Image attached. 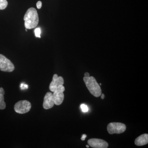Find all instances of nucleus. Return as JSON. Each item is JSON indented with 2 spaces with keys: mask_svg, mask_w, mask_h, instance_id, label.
Masks as SVG:
<instances>
[{
  "mask_svg": "<svg viewBox=\"0 0 148 148\" xmlns=\"http://www.w3.org/2000/svg\"><path fill=\"white\" fill-rule=\"evenodd\" d=\"M34 32L35 36L36 37L39 38H41V29L40 28H36L35 29Z\"/></svg>",
  "mask_w": 148,
  "mask_h": 148,
  "instance_id": "14",
  "label": "nucleus"
},
{
  "mask_svg": "<svg viewBox=\"0 0 148 148\" xmlns=\"http://www.w3.org/2000/svg\"><path fill=\"white\" fill-rule=\"evenodd\" d=\"M101 85H102V84H100V85H101Z\"/></svg>",
  "mask_w": 148,
  "mask_h": 148,
  "instance_id": "23",
  "label": "nucleus"
},
{
  "mask_svg": "<svg viewBox=\"0 0 148 148\" xmlns=\"http://www.w3.org/2000/svg\"><path fill=\"white\" fill-rule=\"evenodd\" d=\"M42 5V3L41 1H38V2L37 3V8L39 9L41 8Z\"/></svg>",
  "mask_w": 148,
  "mask_h": 148,
  "instance_id": "16",
  "label": "nucleus"
},
{
  "mask_svg": "<svg viewBox=\"0 0 148 148\" xmlns=\"http://www.w3.org/2000/svg\"><path fill=\"white\" fill-rule=\"evenodd\" d=\"M14 69L12 62L4 56L0 54V70L3 72H12Z\"/></svg>",
  "mask_w": 148,
  "mask_h": 148,
  "instance_id": "4",
  "label": "nucleus"
},
{
  "mask_svg": "<svg viewBox=\"0 0 148 148\" xmlns=\"http://www.w3.org/2000/svg\"><path fill=\"white\" fill-rule=\"evenodd\" d=\"M28 88V85L22 83L20 85V88H21V90H24V89H27Z\"/></svg>",
  "mask_w": 148,
  "mask_h": 148,
  "instance_id": "15",
  "label": "nucleus"
},
{
  "mask_svg": "<svg viewBox=\"0 0 148 148\" xmlns=\"http://www.w3.org/2000/svg\"><path fill=\"white\" fill-rule=\"evenodd\" d=\"M32 108V105L29 101L24 100L16 103L14 106V110L18 114H23L29 112Z\"/></svg>",
  "mask_w": 148,
  "mask_h": 148,
  "instance_id": "5",
  "label": "nucleus"
},
{
  "mask_svg": "<svg viewBox=\"0 0 148 148\" xmlns=\"http://www.w3.org/2000/svg\"><path fill=\"white\" fill-rule=\"evenodd\" d=\"M88 143L92 148H107L108 147V144L105 140L96 138L89 139Z\"/></svg>",
  "mask_w": 148,
  "mask_h": 148,
  "instance_id": "7",
  "label": "nucleus"
},
{
  "mask_svg": "<svg viewBox=\"0 0 148 148\" xmlns=\"http://www.w3.org/2000/svg\"><path fill=\"white\" fill-rule=\"evenodd\" d=\"M26 29H31L37 27L39 22V17L36 10L31 8L27 10L24 17Z\"/></svg>",
  "mask_w": 148,
  "mask_h": 148,
  "instance_id": "1",
  "label": "nucleus"
},
{
  "mask_svg": "<svg viewBox=\"0 0 148 148\" xmlns=\"http://www.w3.org/2000/svg\"><path fill=\"white\" fill-rule=\"evenodd\" d=\"M148 143V135L144 134L140 135L135 140V145L138 146L145 145Z\"/></svg>",
  "mask_w": 148,
  "mask_h": 148,
  "instance_id": "10",
  "label": "nucleus"
},
{
  "mask_svg": "<svg viewBox=\"0 0 148 148\" xmlns=\"http://www.w3.org/2000/svg\"><path fill=\"white\" fill-rule=\"evenodd\" d=\"M64 79L62 77H58L56 74L53 75V79L49 85V89L52 92H54L57 89L58 86L63 85Z\"/></svg>",
  "mask_w": 148,
  "mask_h": 148,
  "instance_id": "8",
  "label": "nucleus"
},
{
  "mask_svg": "<svg viewBox=\"0 0 148 148\" xmlns=\"http://www.w3.org/2000/svg\"><path fill=\"white\" fill-rule=\"evenodd\" d=\"M86 137V135H82V138H81V140H82V141H84V140H85V138Z\"/></svg>",
  "mask_w": 148,
  "mask_h": 148,
  "instance_id": "18",
  "label": "nucleus"
},
{
  "mask_svg": "<svg viewBox=\"0 0 148 148\" xmlns=\"http://www.w3.org/2000/svg\"><path fill=\"white\" fill-rule=\"evenodd\" d=\"M65 90V87L64 86L60 85L58 86L56 90L53 92V96L54 104L57 106H59L63 103L64 98V92Z\"/></svg>",
  "mask_w": 148,
  "mask_h": 148,
  "instance_id": "6",
  "label": "nucleus"
},
{
  "mask_svg": "<svg viewBox=\"0 0 148 148\" xmlns=\"http://www.w3.org/2000/svg\"><path fill=\"white\" fill-rule=\"evenodd\" d=\"M107 130L110 134H121L126 130V126L121 123H111L108 125Z\"/></svg>",
  "mask_w": 148,
  "mask_h": 148,
  "instance_id": "3",
  "label": "nucleus"
},
{
  "mask_svg": "<svg viewBox=\"0 0 148 148\" xmlns=\"http://www.w3.org/2000/svg\"><path fill=\"white\" fill-rule=\"evenodd\" d=\"M0 94L4 95L5 91L3 88H0Z\"/></svg>",
  "mask_w": 148,
  "mask_h": 148,
  "instance_id": "17",
  "label": "nucleus"
},
{
  "mask_svg": "<svg viewBox=\"0 0 148 148\" xmlns=\"http://www.w3.org/2000/svg\"><path fill=\"white\" fill-rule=\"evenodd\" d=\"M86 147L87 148H89V146H88V145H86Z\"/></svg>",
  "mask_w": 148,
  "mask_h": 148,
  "instance_id": "21",
  "label": "nucleus"
},
{
  "mask_svg": "<svg viewBox=\"0 0 148 148\" xmlns=\"http://www.w3.org/2000/svg\"><path fill=\"white\" fill-rule=\"evenodd\" d=\"M6 104L4 102V95L0 94V110H4L5 108Z\"/></svg>",
  "mask_w": 148,
  "mask_h": 148,
  "instance_id": "11",
  "label": "nucleus"
},
{
  "mask_svg": "<svg viewBox=\"0 0 148 148\" xmlns=\"http://www.w3.org/2000/svg\"><path fill=\"white\" fill-rule=\"evenodd\" d=\"M80 108L81 109L82 111L83 112H88V106L84 104H82L80 106Z\"/></svg>",
  "mask_w": 148,
  "mask_h": 148,
  "instance_id": "13",
  "label": "nucleus"
},
{
  "mask_svg": "<svg viewBox=\"0 0 148 148\" xmlns=\"http://www.w3.org/2000/svg\"><path fill=\"white\" fill-rule=\"evenodd\" d=\"M8 5L6 0H0V10L5 9Z\"/></svg>",
  "mask_w": 148,
  "mask_h": 148,
  "instance_id": "12",
  "label": "nucleus"
},
{
  "mask_svg": "<svg viewBox=\"0 0 148 148\" xmlns=\"http://www.w3.org/2000/svg\"><path fill=\"white\" fill-rule=\"evenodd\" d=\"M101 98L102 99H104V98H105V95H104V94H101Z\"/></svg>",
  "mask_w": 148,
  "mask_h": 148,
  "instance_id": "20",
  "label": "nucleus"
},
{
  "mask_svg": "<svg viewBox=\"0 0 148 148\" xmlns=\"http://www.w3.org/2000/svg\"><path fill=\"white\" fill-rule=\"evenodd\" d=\"M83 80L88 89L92 95L95 97L101 96L102 94L101 87L94 77H84Z\"/></svg>",
  "mask_w": 148,
  "mask_h": 148,
  "instance_id": "2",
  "label": "nucleus"
},
{
  "mask_svg": "<svg viewBox=\"0 0 148 148\" xmlns=\"http://www.w3.org/2000/svg\"><path fill=\"white\" fill-rule=\"evenodd\" d=\"M26 32H27V29H26Z\"/></svg>",
  "mask_w": 148,
  "mask_h": 148,
  "instance_id": "22",
  "label": "nucleus"
},
{
  "mask_svg": "<svg viewBox=\"0 0 148 148\" xmlns=\"http://www.w3.org/2000/svg\"><path fill=\"white\" fill-rule=\"evenodd\" d=\"M54 105L53 94L51 92H48L44 98L43 107L45 110L51 108Z\"/></svg>",
  "mask_w": 148,
  "mask_h": 148,
  "instance_id": "9",
  "label": "nucleus"
},
{
  "mask_svg": "<svg viewBox=\"0 0 148 148\" xmlns=\"http://www.w3.org/2000/svg\"><path fill=\"white\" fill-rule=\"evenodd\" d=\"M90 76V75H89V74L88 73H85L84 74V77H88Z\"/></svg>",
  "mask_w": 148,
  "mask_h": 148,
  "instance_id": "19",
  "label": "nucleus"
}]
</instances>
